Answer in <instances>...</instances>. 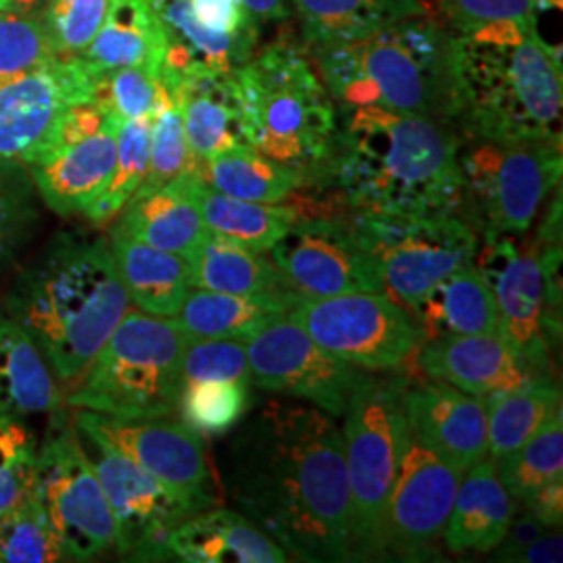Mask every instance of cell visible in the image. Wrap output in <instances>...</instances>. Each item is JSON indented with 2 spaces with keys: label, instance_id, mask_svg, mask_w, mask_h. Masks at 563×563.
Here are the masks:
<instances>
[{
  "label": "cell",
  "instance_id": "1",
  "mask_svg": "<svg viewBox=\"0 0 563 563\" xmlns=\"http://www.w3.org/2000/svg\"><path fill=\"white\" fill-rule=\"evenodd\" d=\"M242 516L301 562H351V493L342 430L311 402L272 399L234 443Z\"/></svg>",
  "mask_w": 563,
  "mask_h": 563
},
{
  "label": "cell",
  "instance_id": "2",
  "mask_svg": "<svg viewBox=\"0 0 563 563\" xmlns=\"http://www.w3.org/2000/svg\"><path fill=\"white\" fill-rule=\"evenodd\" d=\"M457 148L453 121L342 107L325 178L355 211L457 213Z\"/></svg>",
  "mask_w": 563,
  "mask_h": 563
},
{
  "label": "cell",
  "instance_id": "3",
  "mask_svg": "<svg viewBox=\"0 0 563 563\" xmlns=\"http://www.w3.org/2000/svg\"><path fill=\"white\" fill-rule=\"evenodd\" d=\"M130 309L109 242L59 234L23 267L7 313L38 346L60 383L81 372Z\"/></svg>",
  "mask_w": 563,
  "mask_h": 563
},
{
  "label": "cell",
  "instance_id": "4",
  "mask_svg": "<svg viewBox=\"0 0 563 563\" xmlns=\"http://www.w3.org/2000/svg\"><path fill=\"white\" fill-rule=\"evenodd\" d=\"M460 38L462 134L562 144V57L528 21H497Z\"/></svg>",
  "mask_w": 563,
  "mask_h": 563
},
{
  "label": "cell",
  "instance_id": "5",
  "mask_svg": "<svg viewBox=\"0 0 563 563\" xmlns=\"http://www.w3.org/2000/svg\"><path fill=\"white\" fill-rule=\"evenodd\" d=\"M316 57L341 107L372 104L453 123L460 113V38L428 13L320 48Z\"/></svg>",
  "mask_w": 563,
  "mask_h": 563
},
{
  "label": "cell",
  "instance_id": "6",
  "mask_svg": "<svg viewBox=\"0 0 563 563\" xmlns=\"http://www.w3.org/2000/svg\"><path fill=\"white\" fill-rule=\"evenodd\" d=\"M249 146L301 172L325 178L339 109L301 48L276 42L234 74Z\"/></svg>",
  "mask_w": 563,
  "mask_h": 563
},
{
  "label": "cell",
  "instance_id": "7",
  "mask_svg": "<svg viewBox=\"0 0 563 563\" xmlns=\"http://www.w3.org/2000/svg\"><path fill=\"white\" fill-rule=\"evenodd\" d=\"M188 342L176 318L128 309L67 402L123 420L169 418L180 402Z\"/></svg>",
  "mask_w": 563,
  "mask_h": 563
},
{
  "label": "cell",
  "instance_id": "8",
  "mask_svg": "<svg viewBox=\"0 0 563 563\" xmlns=\"http://www.w3.org/2000/svg\"><path fill=\"white\" fill-rule=\"evenodd\" d=\"M402 374L365 372L344 409V457L351 493V562L384 560V530L409 422Z\"/></svg>",
  "mask_w": 563,
  "mask_h": 563
},
{
  "label": "cell",
  "instance_id": "9",
  "mask_svg": "<svg viewBox=\"0 0 563 563\" xmlns=\"http://www.w3.org/2000/svg\"><path fill=\"white\" fill-rule=\"evenodd\" d=\"M457 216L483 239H522L562 184V144L495 141L460 132Z\"/></svg>",
  "mask_w": 563,
  "mask_h": 563
},
{
  "label": "cell",
  "instance_id": "10",
  "mask_svg": "<svg viewBox=\"0 0 563 563\" xmlns=\"http://www.w3.org/2000/svg\"><path fill=\"white\" fill-rule=\"evenodd\" d=\"M32 495L63 544L67 560L86 562L118 544V526L101 481L78 439V426L53 411L36 451Z\"/></svg>",
  "mask_w": 563,
  "mask_h": 563
},
{
  "label": "cell",
  "instance_id": "11",
  "mask_svg": "<svg viewBox=\"0 0 563 563\" xmlns=\"http://www.w3.org/2000/svg\"><path fill=\"white\" fill-rule=\"evenodd\" d=\"M351 220L378 265L386 295L405 309L478 253V234L457 213L355 211Z\"/></svg>",
  "mask_w": 563,
  "mask_h": 563
},
{
  "label": "cell",
  "instance_id": "12",
  "mask_svg": "<svg viewBox=\"0 0 563 563\" xmlns=\"http://www.w3.org/2000/svg\"><path fill=\"white\" fill-rule=\"evenodd\" d=\"M288 316L328 353L365 372L399 369L422 346L418 323L386 292L301 297Z\"/></svg>",
  "mask_w": 563,
  "mask_h": 563
},
{
  "label": "cell",
  "instance_id": "13",
  "mask_svg": "<svg viewBox=\"0 0 563 563\" xmlns=\"http://www.w3.org/2000/svg\"><path fill=\"white\" fill-rule=\"evenodd\" d=\"M269 253L286 284L301 297L386 292L351 216H299Z\"/></svg>",
  "mask_w": 563,
  "mask_h": 563
},
{
  "label": "cell",
  "instance_id": "14",
  "mask_svg": "<svg viewBox=\"0 0 563 563\" xmlns=\"http://www.w3.org/2000/svg\"><path fill=\"white\" fill-rule=\"evenodd\" d=\"M76 426L139 463L201 511L220 504V483L201 432L167 418L123 420L80 409Z\"/></svg>",
  "mask_w": 563,
  "mask_h": 563
},
{
  "label": "cell",
  "instance_id": "15",
  "mask_svg": "<svg viewBox=\"0 0 563 563\" xmlns=\"http://www.w3.org/2000/svg\"><path fill=\"white\" fill-rule=\"evenodd\" d=\"M251 378L262 390L301 399L341 418L365 369L342 362L290 316L244 341Z\"/></svg>",
  "mask_w": 563,
  "mask_h": 563
},
{
  "label": "cell",
  "instance_id": "16",
  "mask_svg": "<svg viewBox=\"0 0 563 563\" xmlns=\"http://www.w3.org/2000/svg\"><path fill=\"white\" fill-rule=\"evenodd\" d=\"M88 441L95 446V460L90 457V462L118 526L115 549L134 562L172 558V532L201 509L111 444L90 437Z\"/></svg>",
  "mask_w": 563,
  "mask_h": 563
},
{
  "label": "cell",
  "instance_id": "17",
  "mask_svg": "<svg viewBox=\"0 0 563 563\" xmlns=\"http://www.w3.org/2000/svg\"><path fill=\"white\" fill-rule=\"evenodd\" d=\"M483 241V253H476L474 263L493 290L499 332L539 372L553 378V351L562 341V328L553 323L547 309L537 242L520 244L511 236Z\"/></svg>",
  "mask_w": 563,
  "mask_h": 563
},
{
  "label": "cell",
  "instance_id": "18",
  "mask_svg": "<svg viewBox=\"0 0 563 563\" xmlns=\"http://www.w3.org/2000/svg\"><path fill=\"white\" fill-rule=\"evenodd\" d=\"M460 481L462 472L434 455L409 430L386 509L384 560L430 562L441 558Z\"/></svg>",
  "mask_w": 563,
  "mask_h": 563
},
{
  "label": "cell",
  "instance_id": "19",
  "mask_svg": "<svg viewBox=\"0 0 563 563\" xmlns=\"http://www.w3.org/2000/svg\"><path fill=\"white\" fill-rule=\"evenodd\" d=\"M99 76L81 57H57L0 81V159L38 162L65 111L95 101Z\"/></svg>",
  "mask_w": 563,
  "mask_h": 563
},
{
  "label": "cell",
  "instance_id": "20",
  "mask_svg": "<svg viewBox=\"0 0 563 563\" xmlns=\"http://www.w3.org/2000/svg\"><path fill=\"white\" fill-rule=\"evenodd\" d=\"M418 365L432 380L451 384L488 401L526 384L553 380L497 334H465L428 341L418 349Z\"/></svg>",
  "mask_w": 563,
  "mask_h": 563
},
{
  "label": "cell",
  "instance_id": "21",
  "mask_svg": "<svg viewBox=\"0 0 563 563\" xmlns=\"http://www.w3.org/2000/svg\"><path fill=\"white\" fill-rule=\"evenodd\" d=\"M405 409L411 434L451 467L465 472L488 455L483 399L441 380H409Z\"/></svg>",
  "mask_w": 563,
  "mask_h": 563
},
{
  "label": "cell",
  "instance_id": "22",
  "mask_svg": "<svg viewBox=\"0 0 563 563\" xmlns=\"http://www.w3.org/2000/svg\"><path fill=\"white\" fill-rule=\"evenodd\" d=\"M121 120L111 118L99 132L27 165L32 180L55 213L86 211L101 197L115 167Z\"/></svg>",
  "mask_w": 563,
  "mask_h": 563
},
{
  "label": "cell",
  "instance_id": "23",
  "mask_svg": "<svg viewBox=\"0 0 563 563\" xmlns=\"http://www.w3.org/2000/svg\"><path fill=\"white\" fill-rule=\"evenodd\" d=\"M162 80L180 109L195 169L223 151L249 144L234 76H162Z\"/></svg>",
  "mask_w": 563,
  "mask_h": 563
},
{
  "label": "cell",
  "instance_id": "24",
  "mask_svg": "<svg viewBox=\"0 0 563 563\" xmlns=\"http://www.w3.org/2000/svg\"><path fill=\"white\" fill-rule=\"evenodd\" d=\"M199 176L188 172L157 190L134 195L120 211L115 232L155 249L190 257L207 228L197 201Z\"/></svg>",
  "mask_w": 563,
  "mask_h": 563
},
{
  "label": "cell",
  "instance_id": "25",
  "mask_svg": "<svg viewBox=\"0 0 563 563\" xmlns=\"http://www.w3.org/2000/svg\"><path fill=\"white\" fill-rule=\"evenodd\" d=\"M518 509L497 476L495 462L484 457L462 472L455 504L444 528L443 543L451 553H490L504 541Z\"/></svg>",
  "mask_w": 563,
  "mask_h": 563
},
{
  "label": "cell",
  "instance_id": "26",
  "mask_svg": "<svg viewBox=\"0 0 563 563\" xmlns=\"http://www.w3.org/2000/svg\"><path fill=\"white\" fill-rule=\"evenodd\" d=\"M172 558L188 563H284L288 555L246 516L205 509L169 537Z\"/></svg>",
  "mask_w": 563,
  "mask_h": 563
},
{
  "label": "cell",
  "instance_id": "27",
  "mask_svg": "<svg viewBox=\"0 0 563 563\" xmlns=\"http://www.w3.org/2000/svg\"><path fill=\"white\" fill-rule=\"evenodd\" d=\"M407 311L418 323L423 342L499 332L495 297L476 263L449 274Z\"/></svg>",
  "mask_w": 563,
  "mask_h": 563
},
{
  "label": "cell",
  "instance_id": "28",
  "mask_svg": "<svg viewBox=\"0 0 563 563\" xmlns=\"http://www.w3.org/2000/svg\"><path fill=\"white\" fill-rule=\"evenodd\" d=\"M301 295L292 290H269L253 295H230L213 290H190L176 320L190 339L249 341L265 325L290 313Z\"/></svg>",
  "mask_w": 563,
  "mask_h": 563
},
{
  "label": "cell",
  "instance_id": "29",
  "mask_svg": "<svg viewBox=\"0 0 563 563\" xmlns=\"http://www.w3.org/2000/svg\"><path fill=\"white\" fill-rule=\"evenodd\" d=\"M111 253L128 299L144 313L176 318L188 297L190 260L111 230Z\"/></svg>",
  "mask_w": 563,
  "mask_h": 563
},
{
  "label": "cell",
  "instance_id": "30",
  "mask_svg": "<svg viewBox=\"0 0 563 563\" xmlns=\"http://www.w3.org/2000/svg\"><path fill=\"white\" fill-rule=\"evenodd\" d=\"M80 57L97 74L142 67L162 76L165 36L148 0H113L99 34Z\"/></svg>",
  "mask_w": 563,
  "mask_h": 563
},
{
  "label": "cell",
  "instance_id": "31",
  "mask_svg": "<svg viewBox=\"0 0 563 563\" xmlns=\"http://www.w3.org/2000/svg\"><path fill=\"white\" fill-rule=\"evenodd\" d=\"M290 7L313 51L362 41L393 23L428 13L420 0H290Z\"/></svg>",
  "mask_w": 563,
  "mask_h": 563
},
{
  "label": "cell",
  "instance_id": "32",
  "mask_svg": "<svg viewBox=\"0 0 563 563\" xmlns=\"http://www.w3.org/2000/svg\"><path fill=\"white\" fill-rule=\"evenodd\" d=\"M60 409L55 374L20 323L0 316V418Z\"/></svg>",
  "mask_w": 563,
  "mask_h": 563
},
{
  "label": "cell",
  "instance_id": "33",
  "mask_svg": "<svg viewBox=\"0 0 563 563\" xmlns=\"http://www.w3.org/2000/svg\"><path fill=\"white\" fill-rule=\"evenodd\" d=\"M188 260L192 288L230 295L292 290L276 263L265 257V253L251 251L241 242L209 230Z\"/></svg>",
  "mask_w": 563,
  "mask_h": 563
},
{
  "label": "cell",
  "instance_id": "34",
  "mask_svg": "<svg viewBox=\"0 0 563 563\" xmlns=\"http://www.w3.org/2000/svg\"><path fill=\"white\" fill-rule=\"evenodd\" d=\"M195 174L211 188L242 201H288L309 181L301 172L274 162L249 144L234 146L202 163Z\"/></svg>",
  "mask_w": 563,
  "mask_h": 563
},
{
  "label": "cell",
  "instance_id": "35",
  "mask_svg": "<svg viewBox=\"0 0 563 563\" xmlns=\"http://www.w3.org/2000/svg\"><path fill=\"white\" fill-rule=\"evenodd\" d=\"M197 201L209 232L241 242L257 253H269L301 216V209L295 205L242 201L211 188L201 178L197 184Z\"/></svg>",
  "mask_w": 563,
  "mask_h": 563
},
{
  "label": "cell",
  "instance_id": "36",
  "mask_svg": "<svg viewBox=\"0 0 563 563\" xmlns=\"http://www.w3.org/2000/svg\"><path fill=\"white\" fill-rule=\"evenodd\" d=\"M484 405L488 453L490 460L497 462L520 449L558 409H562V390L555 380H541L497 395Z\"/></svg>",
  "mask_w": 563,
  "mask_h": 563
},
{
  "label": "cell",
  "instance_id": "37",
  "mask_svg": "<svg viewBox=\"0 0 563 563\" xmlns=\"http://www.w3.org/2000/svg\"><path fill=\"white\" fill-rule=\"evenodd\" d=\"M563 409L514 453L495 462L499 481L516 504L528 501L543 486L563 478Z\"/></svg>",
  "mask_w": 563,
  "mask_h": 563
},
{
  "label": "cell",
  "instance_id": "38",
  "mask_svg": "<svg viewBox=\"0 0 563 563\" xmlns=\"http://www.w3.org/2000/svg\"><path fill=\"white\" fill-rule=\"evenodd\" d=\"M153 120H155V115L121 121L120 130H118V155H115L113 174L107 181L101 197L84 211L90 222L102 225V223L115 220L120 216L121 209L141 188L146 169H148Z\"/></svg>",
  "mask_w": 563,
  "mask_h": 563
},
{
  "label": "cell",
  "instance_id": "39",
  "mask_svg": "<svg viewBox=\"0 0 563 563\" xmlns=\"http://www.w3.org/2000/svg\"><path fill=\"white\" fill-rule=\"evenodd\" d=\"M36 186L23 163L0 159V274L34 239Z\"/></svg>",
  "mask_w": 563,
  "mask_h": 563
},
{
  "label": "cell",
  "instance_id": "40",
  "mask_svg": "<svg viewBox=\"0 0 563 563\" xmlns=\"http://www.w3.org/2000/svg\"><path fill=\"white\" fill-rule=\"evenodd\" d=\"M67 553L32 490L0 516V562H65Z\"/></svg>",
  "mask_w": 563,
  "mask_h": 563
},
{
  "label": "cell",
  "instance_id": "41",
  "mask_svg": "<svg viewBox=\"0 0 563 563\" xmlns=\"http://www.w3.org/2000/svg\"><path fill=\"white\" fill-rule=\"evenodd\" d=\"M95 102L121 121L157 115L174 97L162 76L142 67H121L97 78Z\"/></svg>",
  "mask_w": 563,
  "mask_h": 563
},
{
  "label": "cell",
  "instance_id": "42",
  "mask_svg": "<svg viewBox=\"0 0 563 563\" xmlns=\"http://www.w3.org/2000/svg\"><path fill=\"white\" fill-rule=\"evenodd\" d=\"M249 407V386L222 380L181 384L180 402L184 422L201 434H222L241 422Z\"/></svg>",
  "mask_w": 563,
  "mask_h": 563
},
{
  "label": "cell",
  "instance_id": "43",
  "mask_svg": "<svg viewBox=\"0 0 563 563\" xmlns=\"http://www.w3.org/2000/svg\"><path fill=\"white\" fill-rule=\"evenodd\" d=\"M55 59V44L42 15L0 11V81Z\"/></svg>",
  "mask_w": 563,
  "mask_h": 563
},
{
  "label": "cell",
  "instance_id": "44",
  "mask_svg": "<svg viewBox=\"0 0 563 563\" xmlns=\"http://www.w3.org/2000/svg\"><path fill=\"white\" fill-rule=\"evenodd\" d=\"M439 9L453 32L497 21H528L539 36L544 20L562 18V0H439Z\"/></svg>",
  "mask_w": 563,
  "mask_h": 563
},
{
  "label": "cell",
  "instance_id": "45",
  "mask_svg": "<svg viewBox=\"0 0 563 563\" xmlns=\"http://www.w3.org/2000/svg\"><path fill=\"white\" fill-rule=\"evenodd\" d=\"M188 172H195V159L186 141L180 109L172 102L163 107L153 120L148 169L134 195L157 190Z\"/></svg>",
  "mask_w": 563,
  "mask_h": 563
},
{
  "label": "cell",
  "instance_id": "46",
  "mask_svg": "<svg viewBox=\"0 0 563 563\" xmlns=\"http://www.w3.org/2000/svg\"><path fill=\"white\" fill-rule=\"evenodd\" d=\"M38 441L18 418H0V516L32 490Z\"/></svg>",
  "mask_w": 563,
  "mask_h": 563
},
{
  "label": "cell",
  "instance_id": "47",
  "mask_svg": "<svg viewBox=\"0 0 563 563\" xmlns=\"http://www.w3.org/2000/svg\"><path fill=\"white\" fill-rule=\"evenodd\" d=\"M205 380L251 386L253 378L244 342L234 339H190L181 362V384Z\"/></svg>",
  "mask_w": 563,
  "mask_h": 563
},
{
  "label": "cell",
  "instance_id": "48",
  "mask_svg": "<svg viewBox=\"0 0 563 563\" xmlns=\"http://www.w3.org/2000/svg\"><path fill=\"white\" fill-rule=\"evenodd\" d=\"M111 4L113 0H67L59 7H48L42 18L48 25L57 57H80L99 34Z\"/></svg>",
  "mask_w": 563,
  "mask_h": 563
},
{
  "label": "cell",
  "instance_id": "49",
  "mask_svg": "<svg viewBox=\"0 0 563 563\" xmlns=\"http://www.w3.org/2000/svg\"><path fill=\"white\" fill-rule=\"evenodd\" d=\"M518 505H522L528 514H532L549 530H560L563 520V478L547 484L528 501Z\"/></svg>",
  "mask_w": 563,
  "mask_h": 563
},
{
  "label": "cell",
  "instance_id": "50",
  "mask_svg": "<svg viewBox=\"0 0 563 563\" xmlns=\"http://www.w3.org/2000/svg\"><path fill=\"white\" fill-rule=\"evenodd\" d=\"M562 534L551 530V532H544L543 537H539L537 541L518 549L507 562H562Z\"/></svg>",
  "mask_w": 563,
  "mask_h": 563
},
{
  "label": "cell",
  "instance_id": "51",
  "mask_svg": "<svg viewBox=\"0 0 563 563\" xmlns=\"http://www.w3.org/2000/svg\"><path fill=\"white\" fill-rule=\"evenodd\" d=\"M242 7L260 27L265 23L286 20L292 15L290 0H241Z\"/></svg>",
  "mask_w": 563,
  "mask_h": 563
},
{
  "label": "cell",
  "instance_id": "52",
  "mask_svg": "<svg viewBox=\"0 0 563 563\" xmlns=\"http://www.w3.org/2000/svg\"><path fill=\"white\" fill-rule=\"evenodd\" d=\"M51 0H0V11L20 15H42Z\"/></svg>",
  "mask_w": 563,
  "mask_h": 563
},
{
  "label": "cell",
  "instance_id": "53",
  "mask_svg": "<svg viewBox=\"0 0 563 563\" xmlns=\"http://www.w3.org/2000/svg\"><path fill=\"white\" fill-rule=\"evenodd\" d=\"M63 2H67V0H51V4H48V7H59ZM48 7H46V9H48Z\"/></svg>",
  "mask_w": 563,
  "mask_h": 563
}]
</instances>
